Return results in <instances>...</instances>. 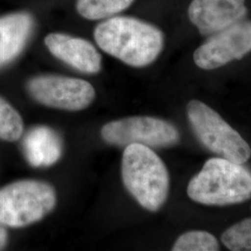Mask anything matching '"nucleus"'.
<instances>
[{"instance_id": "obj_2", "label": "nucleus", "mask_w": 251, "mask_h": 251, "mask_svg": "<svg viewBox=\"0 0 251 251\" xmlns=\"http://www.w3.org/2000/svg\"><path fill=\"white\" fill-rule=\"evenodd\" d=\"M187 195L206 206L240 204L251 198V171L224 157L210 158L190 180Z\"/></svg>"}, {"instance_id": "obj_5", "label": "nucleus", "mask_w": 251, "mask_h": 251, "mask_svg": "<svg viewBox=\"0 0 251 251\" xmlns=\"http://www.w3.org/2000/svg\"><path fill=\"white\" fill-rule=\"evenodd\" d=\"M56 204L50 184L38 180H20L0 189V225L24 227L49 214Z\"/></svg>"}, {"instance_id": "obj_13", "label": "nucleus", "mask_w": 251, "mask_h": 251, "mask_svg": "<svg viewBox=\"0 0 251 251\" xmlns=\"http://www.w3.org/2000/svg\"><path fill=\"white\" fill-rule=\"evenodd\" d=\"M135 0H76L75 9L90 21L110 18L129 8Z\"/></svg>"}, {"instance_id": "obj_17", "label": "nucleus", "mask_w": 251, "mask_h": 251, "mask_svg": "<svg viewBox=\"0 0 251 251\" xmlns=\"http://www.w3.org/2000/svg\"><path fill=\"white\" fill-rule=\"evenodd\" d=\"M7 239H8V234L6 230L0 226V250H2L5 247Z\"/></svg>"}, {"instance_id": "obj_14", "label": "nucleus", "mask_w": 251, "mask_h": 251, "mask_svg": "<svg viewBox=\"0 0 251 251\" xmlns=\"http://www.w3.org/2000/svg\"><path fill=\"white\" fill-rule=\"evenodd\" d=\"M23 132V118L6 100L0 97V139L15 142Z\"/></svg>"}, {"instance_id": "obj_8", "label": "nucleus", "mask_w": 251, "mask_h": 251, "mask_svg": "<svg viewBox=\"0 0 251 251\" xmlns=\"http://www.w3.org/2000/svg\"><path fill=\"white\" fill-rule=\"evenodd\" d=\"M251 52V21L241 20L217 32L194 53V62L203 70H213Z\"/></svg>"}, {"instance_id": "obj_4", "label": "nucleus", "mask_w": 251, "mask_h": 251, "mask_svg": "<svg viewBox=\"0 0 251 251\" xmlns=\"http://www.w3.org/2000/svg\"><path fill=\"white\" fill-rule=\"evenodd\" d=\"M186 111L194 133L207 150L238 164L251 158L249 144L212 108L193 100Z\"/></svg>"}, {"instance_id": "obj_10", "label": "nucleus", "mask_w": 251, "mask_h": 251, "mask_svg": "<svg viewBox=\"0 0 251 251\" xmlns=\"http://www.w3.org/2000/svg\"><path fill=\"white\" fill-rule=\"evenodd\" d=\"M46 47L50 52L86 74H97L101 69V56L90 41L63 33H50L46 36Z\"/></svg>"}, {"instance_id": "obj_1", "label": "nucleus", "mask_w": 251, "mask_h": 251, "mask_svg": "<svg viewBox=\"0 0 251 251\" xmlns=\"http://www.w3.org/2000/svg\"><path fill=\"white\" fill-rule=\"evenodd\" d=\"M97 45L106 53L132 66L153 63L164 49L165 36L158 27L143 20L114 16L94 29Z\"/></svg>"}, {"instance_id": "obj_6", "label": "nucleus", "mask_w": 251, "mask_h": 251, "mask_svg": "<svg viewBox=\"0 0 251 251\" xmlns=\"http://www.w3.org/2000/svg\"><path fill=\"white\" fill-rule=\"evenodd\" d=\"M102 139L110 144H143L150 148L171 147L179 142V130L170 122L152 117H131L112 121L101 128Z\"/></svg>"}, {"instance_id": "obj_11", "label": "nucleus", "mask_w": 251, "mask_h": 251, "mask_svg": "<svg viewBox=\"0 0 251 251\" xmlns=\"http://www.w3.org/2000/svg\"><path fill=\"white\" fill-rule=\"evenodd\" d=\"M34 28L35 19L26 11L0 17V67L13 61L22 52Z\"/></svg>"}, {"instance_id": "obj_3", "label": "nucleus", "mask_w": 251, "mask_h": 251, "mask_svg": "<svg viewBox=\"0 0 251 251\" xmlns=\"http://www.w3.org/2000/svg\"><path fill=\"white\" fill-rule=\"evenodd\" d=\"M123 183L136 201L149 211H157L169 195L170 175L161 158L148 146H126L122 155Z\"/></svg>"}, {"instance_id": "obj_16", "label": "nucleus", "mask_w": 251, "mask_h": 251, "mask_svg": "<svg viewBox=\"0 0 251 251\" xmlns=\"http://www.w3.org/2000/svg\"><path fill=\"white\" fill-rule=\"evenodd\" d=\"M222 242L232 251H251V218L228 228L222 235Z\"/></svg>"}, {"instance_id": "obj_9", "label": "nucleus", "mask_w": 251, "mask_h": 251, "mask_svg": "<svg viewBox=\"0 0 251 251\" xmlns=\"http://www.w3.org/2000/svg\"><path fill=\"white\" fill-rule=\"evenodd\" d=\"M247 11L246 0H192L188 17L201 35L211 36L243 20Z\"/></svg>"}, {"instance_id": "obj_12", "label": "nucleus", "mask_w": 251, "mask_h": 251, "mask_svg": "<svg viewBox=\"0 0 251 251\" xmlns=\"http://www.w3.org/2000/svg\"><path fill=\"white\" fill-rule=\"evenodd\" d=\"M24 151L28 162L34 167H49L62 155V141L53 129L45 126L33 127L24 139Z\"/></svg>"}, {"instance_id": "obj_15", "label": "nucleus", "mask_w": 251, "mask_h": 251, "mask_svg": "<svg viewBox=\"0 0 251 251\" xmlns=\"http://www.w3.org/2000/svg\"><path fill=\"white\" fill-rule=\"evenodd\" d=\"M173 251H218L220 245L215 236L205 231L183 233L173 245Z\"/></svg>"}, {"instance_id": "obj_7", "label": "nucleus", "mask_w": 251, "mask_h": 251, "mask_svg": "<svg viewBox=\"0 0 251 251\" xmlns=\"http://www.w3.org/2000/svg\"><path fill=\"white\" fill-rule=\"evenodd\" d=\"M30 95L48 107L80 111L95 98V90L88 81L57 75H44L27 83Z\"/></svg>"}]
</instances>
